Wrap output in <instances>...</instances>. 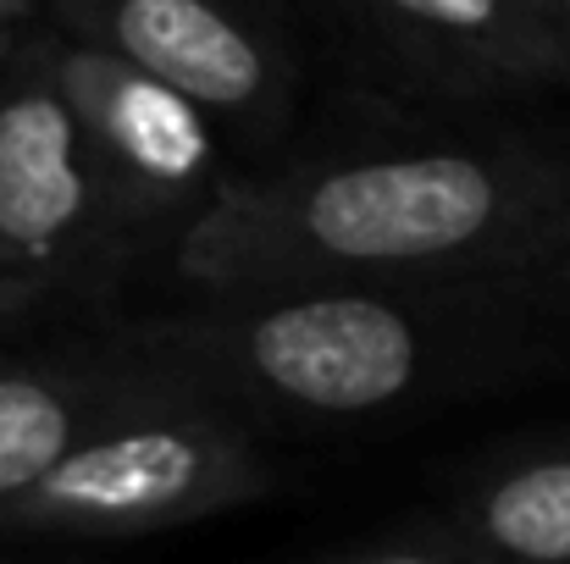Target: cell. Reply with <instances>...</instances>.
<instances>
[{"label":"cell","instance_id":"277c9868","mask_svg":"<svg viewBox=\"0 0 570 564\" xmlns=\"http://www.w3.org/2000/svg\"><path fill=\"white\" fill-rule=\"evenodd\" d=\"M128 221L45 61V39H0V283L45 299Z\"/></svg>","mask_w":570,"mask_h":564},{"label":"cell","instance_id":"6da1fadb","mask_svg":"<svg viewBox=\"0 0 570 564\" xmlns=\"http://www.w3.org/2000/svg\"><path fill=\"white\" fill-rule=\"evenodd\" d=\"M570 249V156L527 139L426 145L222 178L178 227L194 288L532 277Z\"/></svg>","mask_w":570,"mask_h":564},{"label":"cell","instance_id":"5b68a950","mask_svg":"<svg viewBox=\"0 0 570 564\" xmlns=\"http://www.w3.org/2000/svg\"><path fill=\"white\" fill-rule=\"evenodd\" d=\"M45 61L83 128V145L128 227L189 221L222 184V150L210 111L156 72L89 44L45 39Z\"/></svg>","mask_w":570,"mask_h":564},{"label":"cell","instance_id":"9c48e42d","mask_svg":"<svg viewBox=\"0 0 570 564\" xmlns=\"http://www.w3.org/2000/svg\"><path fill=\"white\" fill-rule=\"evenodd\" d=\"M377 6L410 33L443 44L471 67L504 72L515 83H543L532 0H377Z\"/></svg>","mask_w":570,"mask_h":564},{"label":"cell","instance_id":"30bf717a","mask_svg":"<svg viewBox=\"0 0 570 564\" xmlns=\"http://www.w3.org/2000/svg\"><path fill=\"white\" fill-rule=\"evenodd\" d=\"M322 560H333V564H476V554L460 537V526L443 509H432V515H399V521L372 526L361 537H344Z\"/></svg>","mask_w":570,"mask_h":564},{"label":"cell","instance_id":"4fadbf2b","mask_svg":"<svg viewBox=\"0 0 570 564\" xmlns=\"http://www.w3.org/2000/svg\"><path fill=\"white\" fill-rule=\"evenodd\" d=\"M22 11H28V0H0V39L22 22Z\"/></svg>","mask_w":570,"mask_h":564},{"label":"cell","instance_id":"8992f818","mask_svg":"<svg viewBox=\"0 0 570 564\" xmlns=\"http://www.w3.org/2000/svg\"><path fill=\"white\" fill-rule=\"evenodd\" d=\"M72 39H89L161 83L184 89L210 117H261L283 78L266 39L227 0H50Z\"/></svg>","mask_w":570,"mask_h":564},{"label":"cell","instance_id":"7a4b0ae2","mask_svg":"<svg viewBox=\"0 0 570 564\" xmlns=\"http://www.w3.org/2000/svg\"><path fill=\"white\" fill-rule=\"evenodd\" d=\"M521 294L532 277L199 288L128 327L122 355L233 409L361 420L515 376L538 349Z\"/></svg>","mask_w":570,"mask_h":564},{"label":"cell","instance_id":"3957f363","mask_svg":"<svg viewBox=\"0 0 570 564\" xmlns=\"http://www.w3.org/2000/svg\"><path fill=\"white\" fill-rule=\"evenodd\" d=\"M272 493L244 409L150 372L45 476L0 504L6 543H128L199 526Z\"/></svg>","mask_w":570,"mask_h":564},{"label":"cell","instance_id":"52a82bcc","mask_svg":"<svg viewBox=\"0 0 570 564\" xmlns=\"http://www.w3.org/2000/svg\"><path fill=\"white\" fill-rule=\"evenodd\" d=\"M482 560L570 564V437L482 459L443 509Z\"/></svg>","mask_w":570,"mask_h":564},{"label":"cell","instance_id":"7c38bea8","mask_svg":"<svg viewBox=\"0 0 570 564\" xmlns=\"http://www.w3.org/2000/svg\"><path fill=\"white\" fill-rule=\"evenodd\" d=\"M28 305H39V299H33V294H22V288H6V283H0V321L22 316Z\"/></svg>","mask_w":570,"mask_h":564},{"label":"cell","instance_id":"5bb4252c","mask_svg":"<svg viewBox=\"0 0 570 564\" xmlns=\"http://www.w3.org/2000/svg\"><path fill=\"white\" fill-rule=\"evenodd\" d=\"M554 271H560V288H566V294H570V249H566V255H560V266H554Z\"/></svg>","mask_w":570,"mask_h":564},{"label":"cell","instance_id":"8fae6325","mask_svg":"<svg viewBox=\"0 0 570 564\" xmlns=\"http://www.w3.org/2000/svg\"><path fill=\"white\" fill-rule=\"evenodd\" d=\"M532 28L543 50V83H570V0H532Z\"/></svg>","mask_w":570,"mask_h":564},{"label":"cell","instance_id":"ba28073f","mask_svg":"<svg viewBox=\"0 0 570 564\" xmlns=\"http://www.w3.org/2000/svg\"><path fill=\"white\" fill-rule=\"evenodd\" d=\"M145 382V366L117 360H0V504L45 476L111 404Z\"/></svg>","mask_w":570,"mask_h":564}]
</instances>
